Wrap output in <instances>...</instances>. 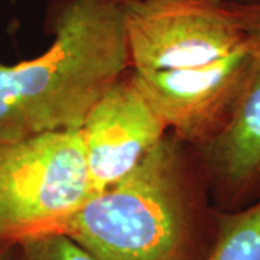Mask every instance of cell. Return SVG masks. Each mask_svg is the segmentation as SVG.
I'll return each instance as SVG.
<instances>
[{
    "label": "cell",
    "mask_w": 260,
    "mask_h": 260,
    "mask_svg": "<svg viewBox=\"0 0 260 260\" xmlns=\"http://www.w3.org/2000/svg\"><path fill=\"white\" fill-rule=\"evenodd\" d=\"M129 71L179 139L205 148L230 124L256 45L233 0L123 2Z\"/></svg>",
    "instance_id": "6da1fadb"
},
{
    "label": "cell",
    "mask_w": 260,
    "mask_h": 260,
    "mask_svg": "<svg viewBox=\"0 0 260 260\" xmlns=\"http://www.w3.org/2000/svg\"><path fill=\"white\" fill-rule=\"evenodd\" d=\"M218 224L201 149L168 132L127 177L49 232L67 234L97 260H205Z\"/></svg>",
    "instance_id": "7a4b0ae2"
},
{
    "label": "cell",
    "mask_w": 260,
    "mask_h": 260,
    "mask_svg": "<svg viewBox=\"0 0 260 260\" xmlns=\"http://www.w3.org/2000/svg\"><path fill=\"white\" fill-rule=\"evenodd\" d=\"M45 52L0 64V143L78 132L106 90L129 70L121 0H51Z\"/></svg>",
    "instance_id": "3957f363"
},
{
    "label": "cell",
    "mask_w": 260,
    "mask_h": 260,
    "mask_svg": "<svg viewBox=\"0 0 260 260\" xmlns=\"http://www.w3.org/2000/svg\"><path fill=\"white\" fill-rule=\"evenodd\" d=\"M94 194L80 130L0 143V243L49 232Z\"/></svg>",
    "instance_id": "277c9868"
},
{
    "label": "cell",
    "mask_w": 260,
    "mask_h": 260,
    "mask_svg": "<svg viewBox=\"0 0 260 260\" xmlns=\"http://www.w3.org/2000/svg\"><path fill=\"white\" fill-rule=\"evenodd\" d=\"M168 132L127 70L91 107L80 129L94 192L127 177Z\"/></svg>",
    "instance_id": "5b68a950"
},
{
    "label": "cell",
    "mask_w": 260,
    "mask_h": 260,
    "mask_svg": "<svg viewBox=\"0 0 260 260\" xmlns=\"http://www.w3.org/2000/svg\"><path fill=\"white\" fill-rule=\"evenodd\" d=\"M233 6L256 45L254 68L240 106L223 133L201 148L218 211L232 213L260 198V2Z\"/></svg>",
    "instance_id": "8992f818"
},
{
    "label": "cell",
    "mask_w": 260,
    "mask_h": 260,
    "mask_svg": "<svg viewBox=\"0 0 260 260\" xmlns=\"http://www.w3.org/2000/svg\"><path fill=\"white\" fill-rule=\"evenodd\" d=\"M205 260H260V198L237 211H220L217 240Z\"/></svg>",
    "instance_id": "52a82bcc"
},
{
    "label": "cell",
    "mask_w": 260,
    "mask_h": 260,
    "mask_svg": "<svg viewBox=\"0 0 260 260\" xmlns=\"http://www.w3.org/2000/svg\"><path fill=\"white\" fill-rule=\"evenodd\" d=\"M13 260H97L91 253L56 232L39 233L15 243Z\"/></svg>",
    "instance_id": "ba28073f"
},
{
    "label": "cell",
    "mask_w": 260,
    "mask_h": 260,
    "mask_svg": "<svg viewBox=\"0 0 260 260\" xmlns=\"http://www.w3.org/2000/svg\"><path fill=\"white\" fill-rule=\"evenodd\" d=\"M15 243H0V260H13Z\"/></svg>",
    "instance_id": "9c48e42d"
},
{
    "label": "cell",
    "mask_w": 260,
    "mask_h": 260,
    "mask_svg": "<svg viewBox=\"0 0 260 260\" xmlns=\"http://www.w3.org/2000/svg\"><path fill=\"white\" fill-rule=\"evenodd\" d=\"M121 2H129V0H121ZM237 2H260V0H237Z\"/></svg>",
    "instance_id": "30bf717a"
}]
</instances>
